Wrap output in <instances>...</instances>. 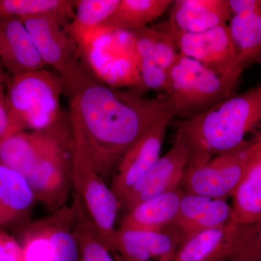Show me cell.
Here are the masks:
<instances>
[{
  "mask_svg": "<svg viewBox=\"0 0 261 261\" xmlns=\"http://www.w3.org/2000/svg\"><path fill=\"white\" fill-rule=\"evenodd\" d=\"M176 43L178 53L212 69L228 73L239 70L238 56L227 24L195 34H180L170 28L168 21L159 24Z\"/></svg>",
  "mask_w": 261,
  "mask_h": 261,
  "instance_id": "obj_10",
  "label": "cell"
},
{
  "mask_svg": "<svg viewBox=\"0 0 261 261\" xmlns=\"http://www.w3.org/2000/svg\"><path fill=\"white\" fill-rule=\"evenodd\" d=\"M62 94L60 75L44 68L8 79V124L4 140L18 132L42 129L53 124L64 113L61 106Z\"/></svg>",
  "mask_w": 261,
  "mask_h": 261,
  "instance_id": "obj_4",
  "label": "cell"
},
{
  "mask_svg": "<svg viewBox=\"0 0 261 261\" xmlns=\"http://www.w3.org/2000/svg\"><path fill=\"white\" fill-rule=\"evenodd\" d=\"M180 187L139 204L127 212L120 229L163 231L172 225L183 197Z\"/></svg>",
  "mask_w": 261,
  "mask_h": 261,
  "instance_id": "obj_18",
  "label": "cell"
},
{
  "mask_svg": "<svg viewBox=\"0 0 261 261\" xmlns=\"http://www.w3.org/2000/svg\"><path fill=\"white\" fill-rule=\"evenodd\" d=\"M176 125L189 148L187 166L238 148L249 133L261 129V84Z\"/></svg>",
  "mask_w": 261,
  "mask_h": 261,
  "instance_id": "obj_2",
  "label": "cell"
},
{
  "mask_svg": "<svg viewBox=\"0 0 261 261\" xmlns=\"http://www.w3.org/2000/svg\"><path fill=\"white\" fill-rule=\"evenodd\" d=\"M73 231L81 261H117L106 246L80 196L75 195Z\"/></svg>",
  "mask_w": 261,
  "mask_h": 261,
  "instance_id": "obj_24",
  "label": "cell"
},
{
  "mask_svg": "<svg viewBox=\"0 0 261 261\" xmlns=\"http://www.w3.org/2000/svg\"><path fill=\"white\" fill-rule=\"evenodd\" d=\"M0 65L13 75L43 69L46 65L27 27L17 17L0 18Z\"/></svg>",
  "mask_w": 261,
  "mask_h": 261,
  "instance_id": "obj_16",
  "label": "cell"
},
{
  "mask_svg": "<svg viewBox=\"0 0 261 261\" xmlns=\"http://www.w3.org/2000/svg\"><path fill=\"white\" fill-rule=\"evenodd\" d=\"M21 261H54L49 240L37 223L24 239L21 245Z\"/></svg>",
  "mask_w": 261,
  "mask_h": 261,
  "instance_id": "obj_27",
  "label": "cell"
},
{
  "mask_svg": "<svg viewBox=\"0 0 261 261\" xmlns=\"http://www.w3.org/2000/svg\"><path fill=\"white\" fill-rule=\"evenodd\" d=\"M72 137L69 111L50 126L23 130L0 142V165L11 168L27 179L41 160Z\"/></svg>",
  "mask_w": 261,
  "mask_h": 261,
  "instance_id": "obj_7",
  "label": "cell"
},
{
  "mask_svg": "<svg viewBox=\"0 0 261 261\" xmlns=\"http://www.w3.org/2000/svg\"><path fill=\"white\" fill-rule=\"evenodd\" d=\"M75 0H0V18L57 14L74 16Z\"/></svg>",
  "mask_w": 261,
  "mask_h": 261,
  "instance_id": "obj_26",
  "label": "cell"
},
{
  "mask_svg": "<svg viewBox=\"0 0 261 261\" xmlns=\"http://www.w3.org/2000/svg\"><path fill=\"white\" fill-rule=\"evenodd\" d=\"M226 261H261V219L252 224L247 240Z\"/></svg>",
  "mask_w": 261,
  "mask_h": 261,
  "instance_id": "obj_28",
  "label": "cell"
},
{
  "mask_svg": "<svg viewBox=\"0 0 261 261\" xmlns=\"http://www.w3.org/2000/svg\"><path fill=\"white\" fill-rule=\"evenodd\" d=\"M8 78L0 65V142L4 140L8 124L7 109V82Z\"/></svg>",
  "mask_w": 261,
  "mask_h": 261,
  "instance_id": "obj_30",
  "label": "cell"
},
{
  "mask_svg": "<svg viewBox=\"0 0 261 261\" xmlns=\"http://www.w3.org/2000/svg\"><path fill=\"white\" fill-rule=\"evenodd\" d=\"M0 261H21V245L3 232H0Z\"/></svg>",
  "mask_w": 261,
  "mask_h": 261,
  "instance_id": "obj_29",
  "label": "cell"
},
{
  "mask_svg": "<svg viewBox=\"0 0 261 261\" xmlns=\"http://www.w3.org/2000/svg\"><path fill=\"white\" fill-rule=\"evenodd\" d=\"M242 73H221L178 53L166 73L165 95L174 117L192 118L233 95Z\"/></svg>",
  "mask_w": 261,
  "mask_h": 261,
  "instance_id": "obj_3",
  "label": "cell"
},
{
  "mask_svg": "<svg viewBox=\"0 0 261 261\" xmlns=\"http://www.w3.org/2000/svg\"><path fill=\"white\" fill-rule=\"evenodd\" d=\"M181 238L175 231L118 228L111 252L117 261H173Z\"/></svg>",
  "mask_w": 261,
  "mask_h": 261,
  "instance_id": "obj_14",
  "label": "cell"
},
{
  "mask_svg": "<svg viewBox=\"0 0 261 261\" xmlns=\"http://www.w3.org/2000/svg\"><path fill=\"white\" fill-rule=\"evenodd\" d=\"M252 224L233 221L194 233L181 242L173 261H226L247 240Z\"/></svg>",
  "mask_w": 261,
  "mask_h": 261,
  "instance_id": "obj_13",
  "label": "cell"
},
{
  "mask_svg": "<svg viewBox=\"0 0 261 261\" xmlns=\"http://www.w3.org/2000/svg\"><path fill=\"white\" fill-rule=\"evenodd\" d=\"M63 93L80 117L91 155L104 180L112 176L122 156L170 109L165 94L147 98L110 87L82 60L59 75Z\"/></svg>",
  "mask_w": 261,
  "mask_h": 261,
  "instance_id": "obj_1",
  "label": "cell"
},
{
  "mask_svg": "<svg viewBox=\"0 0 261 261\" xmlns=\"http://www.w3.org/2000/svg\"><path fill=\"white\" fill-rule=\"evenodd\" d=\"M173 3L171 0H120L116 10L95 32H132L147 27Z\"/></svg>",
  "mask_w": 261,
  "mask_h": 261,
  "instance_id": "obj_20",
  "label": "cell"
},
{
  "mask_svg": "<svg viewBox=\"0 0 261 261\" xmlns=\"http://www.w3.org/2000/svg\"><path fill=\"white\" fill-rule=\"evenodd\" d=\"M231 15L249 11H261V0H228Z\"/></svg>",
  "mask_w": 261,
  "mask_h": 261,
  "instance_id": "obj_31",
  "label": "cell"
},
{
  "mask_svg": "<svg viewBox=\"0 0 261 261\" xmlns=\"http://www.w3.org/2000/svg\"><path fill=\"white\" fill-rule=\"evenodd\" d=\"M254 138L246 171L232 196L235 220L245 224H254L261 219V129Z\"/></svg>",
  "mask_w": 261,
  "mask_h": 261,
  "instance_id": "obj_19",
  "label": "cell"
},
{
  "mask_svg": "<svg viewBox=\"0 0 261 261\" xmlns=\"http://www.w3.org/2000/svg\"><path fill=\"white\" fill-rule=\"evenodd\" d=\"M173 118L170 108L126 151L116 165L111 188L119 202L159 161L166 128Z\"/></svg>",
  "mask_w": 261,
  "mask_h": 261,
  "instance_id": "obj_8",
  "label": "cell"
},
{
  "mask_svg": "<svg viewBox=\"0 0 261 261\" xmlns=\"http://www.w3.org/2000/svg\"><path fill=\"white\" fill-rule=\"evenodd\" d=\"M189 159V148L181 135L176 134L172 147L160 158L120 201V207L128 212L145 201L180 187L183 183Z\"/></svg>",
  "mask_w": 261,
  "mask_h": 261,
  "instance_id": "obj_11",
  "label": "cell"
},
{
  "mask_svg": "<svg viewBox=\"0 0 261 261\" xmlns=\"http://www.w3.org/2000/svg\"><path fill=\"white\" fill-rule=\"evenodd\" d=\"M237 221L232 207L224 199L184 193L171 226L181 242L194 233Z\"/></svg>",
  "mask_w": 261,
  "mask_h": 261,
  "instance_id": "obj_15",
  "label": "cell"
},
{
  "mask_svg": "<svg viewBox=\"0 0 261 261\" xmlns=\"http://www.w3.org/2000/svg\"><path fill=\"white\" fill-rule=\"evenodd\" d=\"M259 61L261 62V54H260V58H259Z\"/></svg>",
  "mask_w": 261,
  "mask_h": 261,
  "instance_id": "obj_33",
  "label": "cell"
},
{
  "mask_svg": "<svg viewBox=\"0 0 261 261\" xmlns=\"http://www.w3.org/2000/svg\"><path fill=\"white\" fill-rule=\"evenodd\" d=\"M46 219L37 222L50 244L54 261H81L78 244L73 234L74 202L63 206Z\"/></svg>",
  "mask_w": 261,
  "mask_h": 261,
  "instance_id": "obj_21",
  "label": "cell"
},
{
  "mask_svg": "<svg viewBox=\"0 0 261 261\" xmlns=\"http://www.w3.org/2000/svg\"><path fill=\"white\" fill-rule=\"evenodd\" d=\"M5 223H6V221H5L3 216L0 214V225L5 224Z\"/></svg>",
  "mask_w": 261,
  "mask_h": 261,
  "instance_id": "obj_32",
  "label": "cell"
},
{
  "mask_svg": "<svg viewBox=\"0 0 261 261\" xmlns=\"http://www.w3.org/2000/svg\"><path fill=\"white\" fill-rule=\"evenodd\" d=\"M72 137L41 160L27 181L36 201L53 212L65 206L71 182Z\"/></svg>",
  "mask_w": 261,
  "mask_h": 261,
  "instance_id": "obj_12",
  "label": "cell"
},
{
  "mask_svg": "<svg viewBox=\"0 0 261 261\" xmlns=\"http://www.w3.org/2000/svg\"><path fill=\"white\" fill-rule=\"evenodd\" d=\"M228 29L242 70L259 61L261 54V11L231 15Z\"/></svg>",
  "mask_w": 261,
  "mask_h": 261,
  "instance_id": "obj_22",
  "label": "cell"
},
{
  "mask_svg": "<svg viewBox=\"0 0 261 261\" xmlns=\"http://www.w3.org/2000/svg\"><path fill=\"white\" fill-rule=\"evenodd\" d=\"M171 5L168 25L180 34L205 32L231 17L228 0H177Z\"/></svg>",
  "mask_w": 261,
  "mask_h": 261,
  "instance_id": "obj_17",
  "label": "cell"
},
{
  "mask_svg": "<svg viewBox=\"0 0 261 261\" xmlns=\"http://www.w3.org/2000/svg\"><path fill=\"white\" fill-rule=\"evenodd\" d=\"M35 201L27 179L14 170L0 165V214L5 221L27 212Z\"/></svg>",
  "mask_w": 261,
  "mask_h": 261,
  "instance_id": "obj_25",
  "label": "cell"
},
{
  "mask_svg": "<svg viewBox=\"0 0 261 261\" xmlns=\"http://www.w3.org/2000/svg\"><path fill=\"white\" fill-rule=\"evenodd\" d=\"M119 3L120 0H75L74 16L67 31L78 44L80 53Z\"/></svg>",
  "mask_w": 261,
  "mask_h": 261,
  "instance_id": "obj_23",
  "label": "cell"
},
{
  "mask_svg": "<svg viewBox=\"0 0 261 261\" xmlns=\"http://www.w3.org/2000/svg\"><path fill=\"white\" fill-rule=\"evenodd\" d=\"M254 140L253 137L238 148L200 164L187 166L185 193L224 200L233 196L245 175Z\"/></svg>",
  "mask_w": 261,
  "mask_h": 261,
  "instance_id": "obj_6",
  "label": "cell"
},
{
  "mask_svg": "<svg viewBox=\"0 0 261 261\" xmlns=\"http://www.w3.org/2000/svg\"><path fill=\"white\" fill-rule=\"evenodd\" d=\"M69 113L73 134L72 185L111 252L117 231L119 201L98 173L76 111L69 106Z\"/></svg>",
  "mask_w": 261,
  "mask_h": 261,
  "instance_id": "obj_5",
  "label": "cell"
},
{
  "mask_svg": "<svg viewBox=\"0 0 261 261\" xmlns=\"http://www.w3.org/2000/svg\"><path fill=\"white\" fill-rule=\"evenodd\" d=\"M70 19L57 14L20 19L42 61L58 70L59 75L68 73L82 60L78 44L67 31Z\"/></svg>",
  "mask_w": 261,
  "mask_h": 261,
  "instance_id": "obj_9",
  "label": "cell"
}]
</instances>
